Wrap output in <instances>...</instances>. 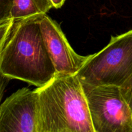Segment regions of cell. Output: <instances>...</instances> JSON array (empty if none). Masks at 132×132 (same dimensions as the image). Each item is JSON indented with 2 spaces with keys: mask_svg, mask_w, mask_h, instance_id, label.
<instances>
[{
  "mask_svg": "<svg viewBox=\"0 0 132 132\" xmlns=\"http://www.w3.org/2000/svg\"><path fill=\"white\" fill-rule=\"evenodd\" d=\"M66 0H50L54 9H59L64 5Z\"/></svg>",
  "mask_w": 132,
  "mask_h": 132,
  "instance_id": "obj_10",
  "label": "cell"
},
{
  "mask_svg": "<svg viewBox=\"0 0 132 132\" xmlns=\"http://www.w3.org/2000/svg\"><path fill=\"white\" fill-rule=\"evenodd\" d=\"M121 92L132 110V76L121 86Z\"/></svg>",
  "mask_w": 132,
  "mask_h": 132,
  "instance_id": "obj_9",
  "label": "cell"
},
{
  "mask_svg": "<svg viewBox=\"0 0 132 132\" xmlns=\"http://www.w3.org/2000/svg\"><path fill=\"white\" fill-rule=\"evenodd\" d=\"M42 14L14 21L9 36L0 43V72L41 87L57 72L45 46L40 26Z\"/></svg>",
  "mask_w": 132,
  "mask_h": 132,
  "instance_id": "obj_1",
  "label": "cell"
},
{
  "mask_svg": "<svg viewBox=\"0 0 132 132\" xmlns=\"http://www.w3.org/2000/svg\"><path fill=\"white\" fill-rule=\"evenodd\" d=\"M45 46L57 73L76 75L90 55H81L73 50L59 24L46 14L40 21Z\"/></svg>",
  "mask_w": 132,
  "mask_h": 132,
  "instance_id": "obj_6",
  "label": "cell"
},
{
  "mask_svg": "<svg viewBox=\"0 0 132 132\" xmlns=\"http://www.w3.org/2000/svg\"><path fill=\"white\" fill-rule=\"evenodd\" d=\"M82 86L95 132H132V110L121 87Z\"/></svg>",
  "mask_w": 132,
  "mask_h": 132,
  "instance_id": "obj_4",
  "label": "cell"
},
{
  "mask_svg": "<svg viewBox=\"0 0 132 132\" xmlns=\"http://www.w3.org/2000/svg\"><path fill=\"white\" fill-rule=\"evenodd\" d=\"M13 0H0V21L11 18Z\"/></svg>",
  "mask_w": 132,
  "mask_h": 132,
  "instance_id": "obj_8",
  "label": "cell"
},
{
  "mask_svg": "<svg viewBox=\"0 0 132 132\" xmlns=\"http://www.w3.org/2000/svg\"><path fill=\"white\" fill-rule=\"evenodd\" d=\"M37 94L23 88L0 106V132H37Z\"/></svg>",
  "mask_w": 132,
  "mask_h": 132,
  "instance_id": "obj_5",
  "label": "cell"
},
{
  "mask_svg": "<svg viewBox=\"0 0 132 132\" xmlns=\"http://www.w3.org/2000/svg\"><path fill=\"white\" fill-rule=\"evenodd\" d=\"M54 8L50 0H13L11 18L14 21L46 14Z\"/></svg>",
  "mask_w": 132,
  "mask_h": 132,
  "instance_id": "obj_7",
  "label": "cell"
},
{
  "mask_svg": "<svg viewBox=\"0 0 132 132\" xmlns=\"http://www.w3.org/2000/svg\"><path fill=\"white\" fill-rule=\"evenodd\" d=\"M76 75L83 85L122 86L132 76V30L112 36L104 48L90 55Z\"/></svg>",
  "mask_w": 132,
  "mask_h": 132,
  "instance_id": "obj_3",
  "label": "cell"
},
{
  "mask_svg": "<svg viewBox=\"0 0 132 132\" xmlns=\"http://www.w3.org/2000/svg\"><path fill=\"white\" fill-rule=\"evenodd\" d=\"M37 94V132H95L77 75L56 73Z\"/></svg>",
  "mask_w": 132,
  "mask_h": 132,
  "instance_id": "obj_2",
  "label": "cell"
}]
</instances>
